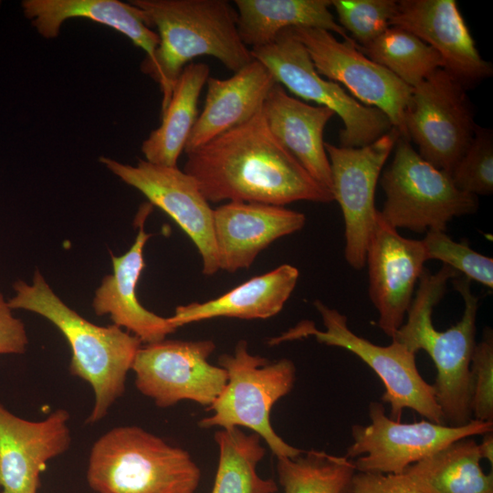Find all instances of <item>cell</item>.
<instances>
[{
    "mask_svg": "<svg viewBox=\"0 0 493 493\" xmlns=\"http://www.w3.org/2000/svg\"><path fill=\"white\" fill-rule=\"evenodd\" d=\"M200 477L186 450L134 425L114 427L99 437L87 470L97 493H194Z\"/></svg>",
    "mask_w": 493,
    "mask_h": 493,
    "instance_id": "5",
    "label": "cell"
},
{
    "mask_svg": "<svg viewBox=\"0 0 493 493\" xmlns=\"http://www.w3.org/2000/svg\"><path fill=\"white\" fill-rule=\"evenodd\" d=\"M299 271L283 264L254 277L215 299L176 307L170 322L179 328L188 323L225 317L268 319L277 315L292 294Z\"/></svg>",
    "mask_w": 493,
    "mask_h": 493,
    "instance_id": "24",
    "label": "cell"
},
{
    "mask_svg": "<svg viewBox=\"0 0 493 493\" xmlns=\"http://www.w3.org/2000/svg\"><path fill=\"white\" fill-rule=\"evenodd\" d=\"M151 209L150 203L140 208L136 218L139 230L133 244L122 256L110 254L113 272L103 278L92 300L97 315H110L114 325L124 328L145 344L163 341L177 329L169 318L145 309L137 297L138 281L145 267L143 249L152 236L144 229Z\"/></svg>",
    "mask_w": 493,
    "mask_h": 493,
    "instance_id": "20",
    "label": "cell"
},
{
    "mask_svg": "<svg viewBox=\"0 0 493 493\" xmlns=\"http://www.w3.org/2000/svg\"><path fill=\"white\" fill-rule=\"evenodd\" d=\"M371 423L351 427L352 444L346 456L358 472L402 474L410 465L448 444L465 437L491 432L493 422L472 419L451 426L427 419L414 423L395 421L385 414L381 402L369 404Z\"/></svg>",
    "mask_w": 493,
    "mask_h": 493,
    "instance_id": "11",
    "label": "cell"
},
{
    "mask_svg": "<svg viewBox=\"0 0 493 493\" xmlns=\"http://www.w3.org/2000/svg\"><path fill=\"white\" fill-rule=\"evenodd\" d=\"M250 52L252 58L263 64L278 84L339 115L343 123L341 147L366 146L393 128L382 110L361 103L341 85L321 77L290 28L281 31L270 44L251 48Z\"/></svg>",
    "mask_w": 493,
    "mask_h": 493,
    "instance_id": "9",
    "label": "cell"
},
{
    "mask_svg": "<svg viewBox=\"0 0 493 493\" xmlns=\"http://www.w3.org/2000/svg\"><path fill=\"white\" fill-rule=\"evenodd\" d=\"M207 64L191 62L177 79L171 99L162 111V122L142 142L144 160L162 166H177L197 119L201 90L209 78Z\"/></svg>",
    "mask_w": 493,
    "mask_h": 493,
    "instance_id": "26",
    "label": "cell"
},
{
    "mask_svg": "<svg viewBox=\"0 0 493 493\" xmlns=\"http://www.w3.org/2000/svg\"><path fill=\"white\" fill-rule=\"evenodd\" d=\"M276 83L267 68L254 58L230 78L209 76L205 106L197 116L184 152L196 150L253 118L261 110Z\"/></svg>",
    "mask_w": 493,
    "mask_h": 493,
    "instance_id": "21",
    "label": "cell"
},
{
    "mask_svg": "<svg viewBox=\"0 0 493 493\" xmlns=\"http://www.w3.org/2000/svg\"><path fill=\"white\" fill-rule=\"evenodd\" d=\"M13 288L15 295L7 300L12 309L37 313L64 335L71 349L69 372L87 382L94 393L87 423L101 420L124 393L141 340L114 324L99 326L81 317L55 294L37 269L31 284L17 280Z\"/></svg>",
    "mask_w": 493,
    "mask_h": 493,
    "instance_id": "4",
    "label": "cell"
},
{
    "mask_svg": "<svg viewBox=\"0 0 493 493\" xmlns=\"http://www.w3.org/2000/svg\"><path fill=\"white\" fill-rule=\"evenodd\" d=\"M218 364L226 370L227 382L221 393L208 406L212 411L198 422L201 428L246 427L258 435L277 457H296L303 450L285 442L273 429L270 412L273 405L293 388L296 367L283 358L270 362L254 355L246 341H239L233 354L219 356Z\"/></svg>",
    "mask_w": 493,
    "mask_h": 493,
    "instance_id": "6",
    "label": "cell"
},
{
    "mask_svg": "<svg viewBox=\"0 0 493 493\" xmlns=\"http://www.w3.org/2000/svg\"><path fill=\"white\" fill-rule=\"evenodd\" d=\"M483 438L479 445H477L478 452L481 459H486L493 464V435L491 432H487L482 435Z\"/></svg>",
    "mask_w": 493,
    "mask_h": 493,
    "instance_id": "37",
    "label": "cell"
},
{
    "mask_svg": "<svg viewBox=\"0 0 493 493\" xmlns=\"http://www.w3.org/2000/svg\"><path fill=\"white\" fill-rule=\"evenodd\" d=\"M392 128L373 142L358 148L325 142L331 173L333 200L341 206L344 221V257L349 266H365L366 248L378 209L375 190L382 169L400 137Z\"/></svg>",
    "mask_w": 493,
    "mask_h": 493,
    "instance_id": "13",
    "label": "cell"
},
{
    "mask_svg": "<svg viewBox=\"0 0 493 493\" xmlns=\"http://www.w3.org/2000/svg\"><path fill=\"white\" fill-rule=\"evenodd\" d=\"M455 185L467 194L490 195L493 193V133L476 125L467 151L450 173Z\"/></svg>",
    "mask_w": 493,
    "mask_h": 493,
    "instance_id": "33",
    "label": "cell"
},
{
    "mask_svg": "<svg viewBox=\"0 0 493 493\" xmlns=\"http://www.w3.org/2000/svg\"><path fill=\"white\" fill-rule=\"evenodd\" d=\"M234 5L238 34L251 48L270 44L281 31L292 27L324 29L355 43L336 22L330 0H235Z\"/></svg>",
    "mask_w": 493,
    "mask_h": 493,
    "instance_id": "25",
    "label": "cell"
},
{
    "mask_svg": "<svg viewBox=\"0 0 493 493\" xmlns=\"http://www.w3.org/2000/svg\"><path fill=\"white\" fill-rule=\"evenodd\" d=\"M340 26L363 47L391 26L397 10L394 0H331Z\"/></svg>",
    "mask_w": 493,
    "mask_h": 493,
    "instance_id": "31",
    "label": "cell"
},
{
    "mask_svg": "<svg viewBox=\"0 0 493 493\" xmlns=\"http://www.w3.org/2000/svg\"><path fill=\"white\" fill-rule=\"evenodd\" d=\"M477 309L469 278L446 265L435 273L425 267L407 320L392 337L414 353L425 351L432 359L435 400L445 424L451 426L473 419L470 362Z\"/></svg>",
    "mask_w": 493,
    "mask_h": 493,
    "instance_id": "2",
    "label": "cell"
},
{
    "mask_svg": "<svg viewBox=\"0 0 493 493\" xmlns=\"http://www.w3.org/2000/svg\"><path fill=\"white\" fill-rule=\"evenodd\" d=\"M351 493H423L405 477L394 474L358 472L351 483Z\"/></svg>",
    "mask_w": 493,
    "mask_h": 493,
    "instance_id": "35",
    "label": "cell"
},
{
    "mask_svg": "<svg viewBox=\"0 0 493 493\" xmlns=\"http://www.w3.org/2000/svg\"><path fill=\"white\" fill-rule=\"evenodd\" d=\"M477 445L471 437L456 440L402 475L423 493H493V475L483 471Z\"/></svg>",
    "mask_w": 493,
    "mask_h": 493,
    "instance_id": "27",
    "label": "cell"
},
{
    "mask_svg": "<svg viewBox=\"0 0 493 493\" xmlns=\"http://www.w3.org/2000/svg\"><path fill=\"white\" fill-rule=\"evenodd\" d=\"M210 340H163L139 349L131 370L138 391L160 408L181 401L209 406L227 382L225 369L208 362Z\"/></svg>",
    "mask_w": 493,
    "mask_h": 493,
    "instance_id": "12",
    "label": "cell"
},
{
    "mask_svg": "<svg viewBox=\"0 0 493 493\" xmlns=\"http://www.w3.org/2000/svg\"><path fill=\"white\" fill-rule=\"evenodd\" d=\"M21 7L37 33L56 38L62 24L71 18H86L111 27L142 48L152 58L159 44L156 32L148 26L141 9L119 0H24Z\"/></svg>",
    "mask_w": 493,
    "mask_h": 493,
    "instance_id": "23",
    "label": "cell"
},
{
    "mask_svg": "<svg viewBox=\"0 0 493 493\" xmlns=\"http://www.w3.org/2000/svg\"><path fill=\"white\" fill-rule=\"evenodd\" d=\"M467 89L444 68L414 88L404 110L408 140L435 168L451 173L474 136V111Z\"/></svg>",
    "mask_w": 493,
    "mask_h": 493,
    "instance_id": "10",
    "label": "cell"
},
{
    "mask_svg": "<svg viewBox=\"0 0 493 493\" xmlns=\"http://www.w3.org/2000/svg\"><path fill=\"white\" fill-rule=\"evenodd\" d=\"M426 261L422 240L400 235L379 210L367 245L365 264L369 297L379 315L378 326L391 338L404 322Z\"/></svg>",
    "mask_w": 493,
    "mask_h": 493,
    "instance_id": "16",
    "label": "cell"
},
{
    "mask_svg": "<svg viewBox=\"0 0 493 493\" xmlns=\"http://www.w3.org/2000/svg\"><path fill=\"white\" fill-rule=\"evenodd\" d=\"M12 310L0 293V354H22L28 344L26 327Z\"/></svg>",
    "mask_w": 493,
    "mask_h": 493,
    "instance_id": "36",
    "label": "cell"
},
{
    "mask_svg": "<svg viewBox=\"0 0 493 493\" xmlns=\"http://www.w3.org/2000/svg\"><path fill=\"white\" fill-rule=\"evenodd\" d=\"M155 26L159 44L141 70L161 88L162 111L186 65L197 57L218 59L234 73L252 61L237 30V13L226 0H131Z\"/></svg>",
    "mask_w": 493,
    "mask_h": 493,
    "instance_id": "3",
    "label": "cell"
},
{
    "mask_svg": "<svg viewBox=\"0 0 493 493\" xmlns=\"http://www.w3.org/2000/svg\"><path fill=\"white\" fill-rule=\"evenodd\" d=\"M267 125L280 144L319 184L331 192L330 161L323 131L335 114L289 96L276 83L262 106Z\"/></svg>",
    "mask_w": 493,
    "mask_h": 493,
    "instance_id": "22",
    "label": "cell"
},
{
    "mask_svg": "<svg viewBox=\"0 0 493 493\" xmlns=\"http://www.w3.org/2000/svg\"><path fill=\"white\" fill-rule=\"evenodd\" d=\"M69 414L57 409L41 421L23 419L0 402L1 493H37L47 463L70 446Z\"/></svg>",
    "mask_w": 493,
    "mask_h": 493,
    "instance_id": "18",
    "label": "cell"
},
{
    "mask_svg": "<svg viewBox=\"0 0 493 493\" xmlns=\"http://www.w3.org/2000/svg\"><path fill=\"white\" fill-rule=\"evenodd\" d=\"M186 155L184 172L196 181L209 203L284 206L299 201H334L330 190L311 177L274 137L262 109Z\"/></svg>",
    "mask_w": 493,
    "mask_h": 493,
    "instance_id": "1",
    "label": "cell"
},
{
    "mask_svg": "<svg viewBox=\"0 0 493 493\" xmlns=\"http://www.w3.org/2000/svg\"><path fill=\"white\" fill-rule=\"evenodd\" d=\"M393 150L380 181L385 194L380 214L393 227L419 234L446 231L454 217L477 212V196L459 190L450 174L425 161L408 139L400 136Z\"/></svg>",
    "mask_w": 493,
    "mask_h": 493,
    "instance_id": "8",
    "label": "cell"
},
{
    "mask_svg": "<svg viewBox=\"0 0 493 493\" xmlns=\"http://www.w3.org/2000/svg\"><path fill=\"white\" fill-rule=\"evenodd\" d=\"M470 372L473 419L493 422V334L488 328L483 339L475 345Z\"/></svg>",
    "mask_w": 493,
    "mask_h": 493,
    "instance_id": "34",
    "label": "cell"
},
{
    "mask_svg": "<svg viewBox=\"0 0 493 493\" xmlns=\"http://www.w3.org/2000/svg\"><path fill=\"white\" fill-rule=\"evenodd\" d=\"M325 330H320L314 322L304 320L294 327L271 338L267 343L278 345L285 341L314 337L320 343L347 350L363 361L382 380L385 392L382 402L390 404V418L401 421L404 409H412L425 419L445 424L436 403L433 384L419 373L414 352L392 340L391 344L380 346L355 334L347 324V317L322 301H314Z\"/></svg>",
    "mask_w": 493,
    "mask_h": 493,
    "instance_id": "7",
    "label": "cell"
},
{
    "mask_svg": "<svg viewBox=\"0 0 493 493\" xmlns=\"http://www.w3.org/2000/svg\"><path fill=\"white\" fill-rule=\"evenodd\" d=\"M99 160L181 227L201 256L204 275L212 276L220 270L214 235V209L190 174L177 166L157 165L144 159L139 160L136 165L105 156Z\"/></svg>",
    "mask_w": 493,
    "mask_h": 493,
    "instance_id": "15",
    "label": "cell"
},
{
    "mask_svg": "<svg viewBox=\"0 0 493 493\" xmlns=\"http://www.w3.org/2000/svg\"><path fill=\"white\" fill-rule=\"evenodd\" d=\"M303 213L284 206L226 202L214 209V235L219 269L248 268L278 238L302 229Z\"/></svg>",
    "mask_w": 493,
    "mask_h": 493,
    "instance_id": "19",
    "label": "cell"
},
{
    "mask_svg": "<svg viewBox=\"0 0 493 493\" xmlns=\"http://www.w3.org/2000/svg\"><path fill=\"white\" fill-rule=\"evenodd\" d=\"M427 260H439L461 276L493 288V259L473 250L467 241H454L446 231L430 230L422 239Z\"/></svg>",
    "mask_w": 493,
    "mask_h": 493,
    "instance_id": "32",
    "label": "cell"
},
{
    "mask_svg": "<svg viewBox=\"0 0 493 493\" xmlns=\"http://www.w3.org/2000/svg\"><path fill=\"white\" fill-rule=\"evenodd\" d=\"M290 30L321 77L343 85L361 103L382 110L400 135L408 139L404 115L411 87L366 57L355 43L339 41L331 32L320 28Z\"/></svg>",
    "mask_w": 493,
    "mask_h": 493,
    "instance_id": "14",
    "label": "cell"
},
{
    "mask_svg": "<svg viewBox=\"0 0 493 493\" xmlns=\"http://www.w3.org/2000/svg\"><path fill=\"white\" fill-rule=\"evenodd\" d=\"M358 48L411 88L443 68L442 58L433 47L398 26H390L371 44Z\"/></svg>",
    "mask_w": 493,
    "mask_h": 493,
    "instance_id": "30",
    "label": "cell"
},
{
    "mask_svg": "<svg viewBox=\"0 0 493 493\" xmlns=\"http://www.w3.org/2000/svg\"><path fill=\"white\" fill-rule=\"evenodd\" d=\"M219 449L218 466L211 493H276L271 478H262L257 466L266 454L258 435H246L239 428L215 433Z\"/></svg>",
    "mask_w": 493,
    "mask_h": 493,
    "instance_id": "28",
    "label": "cell"
},
{
    "mask_svg": "<svg viewBox=\"0 0 493 493\" xmlns=\"http://www.w3.org/2000/svg\"><path fill=\"white\" fill-rule=\"evenodd\" d=\"M284 493H351L352 459L324 451H303L296 457H277Z\"/></svg>",
    "mask_w": 493,
    "mask_h": 493,
    "instance_id": "29",
    "label": "cell"
},
{
    "mask_svg": "<svg viewBox=\"0 0 493 493\" xmlns=\"http://www.w3.org/2000/svg\"><path fill=\"white\" fill-rule=\"evenodd\" d=\"M404 28L441 57L443 68L466 89L488 79L492 65L483 59L455 0H400L391 26Z\"/></svg>",
    "mask_w": 493,
    "mask_h": 493,
    "instance_id": "17",
    "label": "cell"
}]
</instances>
